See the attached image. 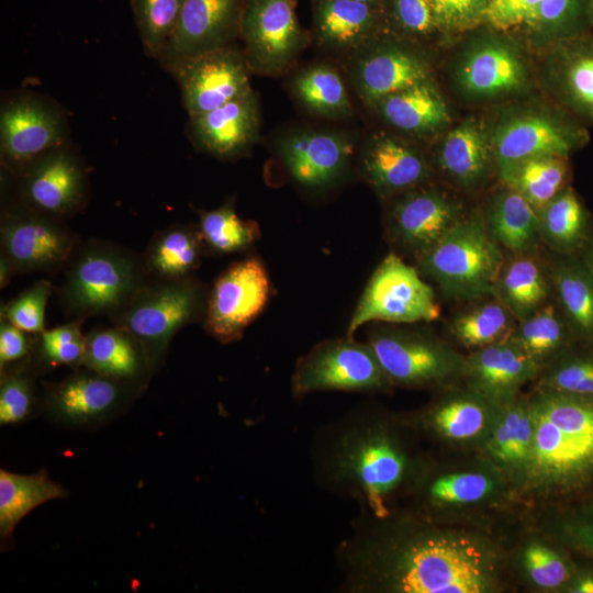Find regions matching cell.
I'll use <instances>...</instances> for the list:
<instances>
[{"label": "cell", "mask_w": 593, "mask_h": 593, "mask_svg": "<svg viewBox=\"0 0 593 593\" xmlns=\"http://www.w3.org/2000/svg\"><path fill=\"white\" fill-rule=\"evenodd\" d=\"M67 491L46 472L19 474L0 470V536L11 537L16 525L37 506L63 499Z\"/></svg>", "instance_id": "40"}, {"label": "cell", "mask_w": 593, "mask_h": 593, "mask_svg": "<svg viewBox=\"0 0 593 593\" xmlns=\"http://www.w3.org/2000/svg\"><path fill=\"white\" fill-rule=\"evenodd\" d=\"M239 37L250 70L266 75L290 67L309 41L294 0H247Z\"/></svg>", "instance_id": "14"}, {"label": "cell", "mask_w": 593, "mask_h": 593, "mask_svg": "<svg viewBox=\"0 0 593 593\" xmlns=\"http://www.w3.org/2000/svg\"><path fill=\"white\" fill-rule=\"evenodd\" d=\"M391 126L411 134H429L450 122L449 109L430 80L394 92L374 103Z\"/></svg>", "instance_id": "34"}, {"label": "cell", "mask_w": 593, "mask_h": 593, "mask_svg": "<svg viewBox=\"0 0 593 593\" xmlns=\"http://www.w3.org/2000/svg\"><path fill=\"white\" fill-rule=\"evenodd\" d=\"M548 534L570 552L593 561V494L558 504Z\"/></svg>", "instance_id": "48"}, {"label": "cell", "mask_w": 593, "mask_h": 593, "mask_svg": "<svg viewBox=\"0 0 593 593\" xmlns=\"http://www.w3.org/2000/svg\"><path fill=\"white\" fill-rule=\"evenodd\" d=\"M501 405L474 390H447L419 412L405 416L418 434L451 447L480 449Z\"/></svg>", "instance_id": "17"}, {"label": "cell", "mask_w": 593, "mask_h": 593, "mask_svg": "<svg viewBox=\"0 0 593 593\" xmlns=\"http://www.w3.org/2000/svg\"><path fill=\"white\" fill-rule=\"evenodd\" d=\"M541 367L508 337L466 356V387L497 405L518 396L521 389L539 377Z\"/></svg>", "instance_id": "23"}, {"label": "cell", "mask_w": 593, "mask_h": 593, "mask_svg": "<svg viewBox=\"0 0 593 593\" xmlns=\"http://www.w3.org/2000/svg\"><path fill=\"white\" fill-rule=\"evenodd\" d=\"M456 81L471 99L517 94L528 85V70L517 46L507 38L485 35L474 38L457 63Z\"/></svg>", "instance_id": "21"}, {"label": "cell", "mask_w": 593, "mask_h": 593, "mask_svg": "<svg viewBox=\"0 0 593 593\" xmlns=\"http://www.w3.org/2000/svg\"><path fill=\"white\" fill-rule=\"evenodd\" d=\"M357 1L365 2L371 5H378V7H380V3L382 2V0H357Z\"/></svg>", "instance_id": "61"}, {"label": "cell", "mask_w": 593, "mask_h": 593, "mask_svg": "<svg viewBox=\"0 0 593 593\" xmlns=\"http://www.w3.org/2000/svg\"><path fill=\"white\" fill-rule=\"evenodd\" d=\"M579 256L582 258L584 264L588 266V268L593 273V220L591 223L590 232L588 235V238L579 253Z\"/></svg>", "instance_id": "59"}, {"label": "cell", "mask_w": 593, "mask_h": 593, "mask_svg": "<svg viewBox=\"0 0 593 593\" xmlns=\"http://www.w3.org/2000/svg\"><path fill=\"white\" fill-rule=\"evenodd\" d=\"M440 307L433 288L398 255L389 254L370 277L348 324L347 335L372 321L432 322Z\"/></svg>", "instance_id": "11"}, {"label": "cell", "mask_w": 593, "mask_h": 593, "mask_svg": "<svg viewBox=\"0 0 593 593\" xmlns=\"http://www.w3.org/2000/svg\"><path fill=\"white\" fill-rule=\"evenodd\" d=\"M534 437L529 398L517 396L501 405L494 426L479 455L494 466L515 492L528 465Z\"/></svg>", "instance_id": "27"}, {"label": "cell", "mask_w": 593, "mask_h": 593, "mask_svg": "<svg viewBox=\"0 0 593 593\" xmlns=\"http://www.w3.org/2000/svg\"><path fill=\"white\" fill-rule=\"evenodd\" d=\"M589 0H541L525 25L535 36L557 42L584 32Z\"/></svg>", "instance_id": "51"}, {"label": "cell", "mask_w": 593, "mask_h": 593, "mask_svg": "<svg viewBox=\"0 0 593 593\" xmlns=\"http://www.w3.org/2000/svg\"><path fill=\"white\" fill-rule=\"evenodd\" d=\"M564 593H593V567H578Z\"/></svg>", "instance_id": "57"}, {"label": "cell", "mask_w": 593, "mask_h": 593, "mask_svg": "<svg viewBox=\"0 0 593 593\" xmlns=\"http://www.w3.org/2000/svg\"><path fill=\"white\" fill-rule=\"evenodd\" d=\"M361 169L366 180L382 195L414 189L429 176L428 164L417 148L387 135H376L367 144Z\"/></svg>", "instance_id": "29"}, {"label": "cell", "mask_w": 593, "mask_h": 593, "mask_svg": "<svg viewBox=\"0 0 593 593\" xmlns=\"http://www.w3.org/2000/svg\"><path fill=\"white\" fill-rule=\"evenodd\" d=\"M548 77L560 101L593 123V33L584 31L555 42Z\"/></svg>", "instance_id": "28"}, {"label": "cell", "mask_w": 593, "mask_h": 593, "mask_svg": "<svg viewBox=\"0 0 593 593\" xmlns=\"http://www.w3.org/2000/svg\"><path fill=\"white\" fill-rule=\"evenodd\" d=\"M436 159L443 172L463 189L483 184L494 165L492 139L475 120L460 123L439 144Z\"/></svg>", "instance_id": "31"}, {"label": "cell", "mask_w": 593, "mask_h": 593, "mask_svg": "<svg viewBox=\"0 0 593 593\" xmlns=\"http://www.w3.org/2000/svg\"><path fill=\"white\" fill-rule=\"evenodd\" d=\"M551 280L535 254H515L504 260L495 283L497 298L521 321L550 300Z\"/></svg>", "instance_id": "36"}, {"label": "cell", "mask_w": 593, "mask_h": 593, "mask_svg": "<svg viewBox=\"0 0 593 593\" xmlns=\"http://www.w3.org/2000/svg\"><path fill=\"white\" fill-rule=\"evenodd\" d=\"M37 334L20 329L0 318V369L31 357Z\"/></svg>", "instance_id": "56"}, {"label": "cell", "mask_w": 593, "mask_h": 593, "mask_svg": "<svg viewBox=\"0 0 593 593\" xmlns=\"http://www.w3.org/2000/svg\"><path fill=\"white\" fill-rule=\"evenodd\" d=\"M14 176L15 202L63 220L74 217L86 206L87 171L67 144L40 155Z\"/></svg>", "instance_id": "13"}, {"label": "cell", "mask_w": 593, "mask_h": 593, "mask_svg": "<svg viewBox=\"0 0 593 593\" xmlns=\"http://www.w3.org/2000/svg\"><path fill=\"white\" fill-rule=\"evenodd\" d=\"M541 0H489L484 23L499 31L525 26Z\"/></svg>", "instance_id": "55"}, {"label": "cell", "mask_w": 593, "mask_h": 593, "mask_svg": "<svg viewBox=\"0 0 593 593\" xmlns=\"http://www.w3.org/2000/svg\"><path fill=\"white\" fill-rule=\"evenodd\" d=\"M15 275L16 271L11 261L4 255L0 254V288H5Z\"/></svg>", "instance_id": "58"}, {"label": "cell", "mask_w": 593, "mask_h": 593, "mask_svg": "<svg viewBox=\"0 0 593 593\" xmlns=\"http://www.w3.org/2000/svg\"><path fill=\"white\" fill-rule=\"evenodd\" d=\"M258 131V104L253 89L212 111L190 118V134L195 144L221 158L243 154L255 143Z\"/></svg>", "instance_id": "26"}, {"label": "cell", "mask_w": 593, "mask_h": 593, "mask_svg": "<svg viewBox=\"0 0 593 593\" xmlns=\"http://www.w3.org/2000/svg\"><path fill=\"white\" fill-rule=\"evenodd\" d=\"M589 23L593 25V0H589Z\"/></svg>", "instance_id": "60"}, {"label": "cell", "mask_w": 593, "mask_h": 593, "mask_svg": "<svg viewBox=\"0 0 593 593\" xmlns=\"http://www.w3.org/2000/svg\"><path fill=\"white\" fill-rule=\"evenodd\" d=\"M139 390L134 384L83 368L58 382L44 383L41 402L51 418L79 427L110 417Z\"/></svg>", "instance_id": "19"}, {"label": "cell", "mask_w": 593, "mask_h": 593, "mask_svg": "<svg viewBox=\"0 0 593 593\" xmlns=\"http://www.w3.org/2000/svg\"><path fill=\"white\" fill-rule=\"evenodd\" d=\"M367 343L392 385L447 388L462 379L466 356L429 334L381 328Z\"/></svg>", "instance_id": "8"}, {"label": "cell", "mask_w": 593, "mask_h": 593, "mask_svg": "<svg viewBox=\"0 0 593 593\" xmlns=\"http://www.w3.org/2000/svg\"><path fill=\"white\" fill-rule=\"evenodd\" d=\"M267 270L257 257L230 265L209 290L205 331L221 343L239 338L261 313L270 295Z\"/></svg>", "instance_id": "16"}, {"label": "cell", "mask_w": 593, "mask_h": 593, "mask_svg": "<svg viewBox=\"0 0 593 593\" xmlns=\"http://www.w3.org/2000/svg\"><path fill=\"white\" fill-rule=\"evenodd\" d=\"M67 119L58 105L36 93H18L2 103L0 152L13 175L33 159L66 145Z\"/></svg>", "instance_id": "15"}, {"label": "cell", "mask_w": 593, "mask_h": 593, "mask_svg": "<svg viewBox=\"0 0 593 593\" xmlns=\"http://www.w3.org/2000/svg\"><path fill=\"white\" fill-rule=\"evenodd\" d=\"M391 22L412 37H428L439 32L429 0H387Z\"/></svg>", "instance_id": "54"}, {"label": "cell", "mask_w": 593, "mask_h": 593, "mask_svg": "<svg viewBox=\"0 0 593 593\" xmlns=\"http://www.w3.org/2000/svg\"><path fill=\"white\" fill-rule=\"evenodd\" d=\"M347 593H493L502 588L503 555L483 533L396 508L360 512L338 545Z\"/></svg>", "instance_id": "1"}, {"label": "cell", "mask_w": 593, "mask_h": 593, "mask_svg": "<svg viewBox=\"0 0 593 593\" xmlns=\"http://www.w3.org/2000/svg\"><path fill=\"white\" fill-rule=\"evenodd\" d=\"M405 416L362 405L316 430L312 474L325 491L349 497L360 512L384 516L396 510L424 455Z\"/></svg>", "instance_id": "2"}, {"label": "cell", "mask_w": 593, "mask_h": 593, "mask_svg": "<svg viewBox=\"0 0 593 593\" xmlns=\"http://www.w3.org/2000/svg\"><path fill=\"white\" fill-rule=\"evenodd\" d=\"M541 242L555 254L573 255L581 251L592 219L579 195L566 187L539 212Z\"/></svg>", "instance_id": "39"}, {"label": "cell", "mask_w": 593, "mask_h": 593, "mask_svg": "<svg viewBox=\"0 0 593 593\" xmlns=\"http://www.w3.org/2000/svg\"><path fill=\"white\" fill-rule=\"evenodd\" d=\"M517 569L533 589L563 592L578 569L570 551L541 537L526 539L516 553Z\"/></svg>", "instance_id": "41"}, {"label": "cell", "mask_w": 593, "mask_h": 593, "mask_svg": "<svg viewBox=\"0 0 593 593\" xmlns=\"http://www.w3.org/2000/svg\"><path fill=\"white\" fill-rule=\"evenodd\" d=\"M392 387L370 345L348 335L315 345L298 360L291 380L295 398L317 391L379 393Z\"/></svg>", "instance_id": "9"}, {"label": "cell", "mask_w": 593, "mask_h": 593, "mask_svg": "<svg viewBox=\"0 0 593 593\" xmlns=\"http://www.w3.org/2000/svg\"><path fill=\"white\" fill-rule=\"evenodd\" d=\"M513 493L511 482L480 455L456 465L425 456L403 497L404 511L447 522L454 514L500 505Z\"/></svg>", "instance_id": "5"}, {"label": "cell", "mask_w": 593, "mask_h": 593, "mask_svg": "<svg viewBox=\"0 0 593 593\" xmlns=\"http://www.w3.org/2000/svg\"><path fill=\"white\" fill-rule=\"evenodd\" d=\"M504 186L490 202L486 227L512 255L534 254L541 242L538 213L519 192Z\"/></svg>", "instance_id": "35"}, {"label": "cell", "mask_w": 593, "mask_h": 593, "mask_svg": "<svg viewBox=\"0 0 593 593\" xmlns=\"http://www.w3.org/2000/svg\"><path fill=\"white\" fill-rule=\"evenodd\" d=\"M80 243L66 220L15 201L2 206L0 254L11 261L16 275L64 270Z\"/></svg>", "instance_id": "10"}, {"label": "cell", "mask_w": 593, "mask_h": 593, "mask_svg": "<svg viewBox=\"0 0 593 593\" xmlns=\"http://www.w3.org/2000/svg\"><path fill=\"white\" fill-rule=\"evenodd\" d=\"M539 387L593 398V346L577 343L541 369Z\"/></svg>", "instance_id": "46"}, {"label": "cell", "mask_w": 593, "mask_h": 593, "mask_svg": "<svg viewBox=\"0 0 593 593\" xmlns=\"http://www.w3.org/2000/svg\"><path fill=\"white\" fill-rule=\"evenodd\" d=\"M293 88L300 102L315 114L338 118L351 111L344 81L331 66L316 65L302 70Z\"/></svg>", "instance_id": "44"}, {"label": "cell", "mask_w": 593, "mask_h": 593, "mask_svg": "<svg viewBox=\"0 0 593 593\" xmlns=\"http://www.w3.org/2000/svg\"><path fill=\"white\" fill-rule=\"evenodd\" d=\"M421 270L441 292L455 300L494 296L505 260L484 217H462L439 242L418 258Z\"/></svg>", "instance_id": "6"}, {"label": "cell", "mask_w": 593, "mask_h": 593, "mask_svg": "<svg viewBox=\"0 0 593 593\" xmlns=\"http://www.w3.org/2000/svg\"><path fill=\"white\" fill-rule=\"evenodd\" d=\"M247 0H186L158 60L171 72L197 55L233 45Z\"/></svg>", "instance_id": "20"}, {"label": "cell", "mask_w": 593, "mask_h": 593, "mask_svg": "<svg viewBox=\"0 0 593 593\" xmlns=\"http://www.w3.org/2000/svg\"><path fill=\"white\" fill-rule=\"evenodd\" d=\"M198 228L205 250L216 255L244 251L260 235L258 225L240 219L232 204L202 212Z\"/></svg>", "instance_id": "45"}, {"label": "cell", "mask_w": 593, "mask_h": 593, "mask_svg": "<svg viewBox=\"0 0 593 593\" xmlns=\"http://www.w3.org/2000/svg\"><path fill=\"white\" fill-rule=\"evenodd\" d=\"M358 56L353 79L360 97L374 104L414 85L430 80V67L417 53L398 44H379Z\"/></svg>", "instance_id": "25"}, {"label": "cell", "mask_w": 593, "mask_h": 593, "mask_svg": "<svg viewBox=\"0 0 593 593\" xmlns=\"http://www.w3.org/2000/svg\"><path fill=\"white\" fill-rule=\"evenodd\" d=\"M63 272L56 289L59 304L67 317L81 321L111 320L152 280L142 255L98 238L80 243Z\"/></svg>", "instance_id": "4"}, {"label": "cell", "mask_w": 593, "mask_h": 593, "mask_svg": "<svg viewBox=\"0 0 593 593\" xmlns=\"http://www.w3.org/2000/svg\"><path fill=\"white\" fill-rule=\"evenodd\" d=\"M80 367L141 389L154 373L142 345L127 331L113 324L86 334Z\"/></svg>", "instance_id": "30"}, {"label": "cell", "mask_w": 593, "mask_h": 593, "mask_svg": "<svg viewBox=\"0 0 593 593\" xmlns=\"http://www.w3.org/2000/svg\"><path fill=\"white\" fill-rule=\"evenodd\" d=\"M491 139L496 174L504 183L521 163L540 156L568 157L586 144L589 134L566 115L523 110L502 119Z\"/></svg>", "instance_id": "12"}, {"label": "cell", "mask_w": 593, "mask_h": 593, "mask_svg": "<svg viewBox=\"0 0 593 593\" xmlns=\"http://www.w3.org/2000/svg\"><path fill=\"white\" fill-rule=\"evenodd\" d=\"M186 0H131L145 53L158 59L175 31Z\"/></svg>", "instance_id": "50"}, {"label": "cell", "mask_w": 593, "mask_h": 593, "mask_svg": "<svg viewBox=\"0 0 593 593\" xmlns=\"http://www.w3.org/2000/svg\"><path fill=\"white\" fill-rule=\"evenodd\" d=\"M508 338L541 369L578 343L556 300L517 321Z\"/></svg>", "instance_id": "38"}, {"label": "cell", "mask_w": 593, "mask_h": 593, "mask_svg": "<svg viewBox=\"0 0 593 593\" xmlns=\"http://www.w3.org/2000/svg\"><path fill=\"white\" fill-rule=\"evenodd\" d=\"M82 323L81 320H70L36 335L30 359L37 373L59 366L80 367L86 347Z\"/></svg>", "instance_id": "47"}, {"label": "cell", "mask_w": 593, "mask_h": 593, "mask_svg": "<svg viewBox=\"0 0 593 593\" xmlns=\"http://www.w3.org/2000/svg\"><path fill=\"white\" fill-rule=\"evenodd\" d=\"M532 454L517 493L558 504L593 494V398L539 387L528 396Z\"/></svg>", "instance_id": "3"}, {"label": "cell", "mask_w": 593, "mask_h": 593, "mask_svg": "<svg viewBox=\"0 0 593 593\" xmlns=\"http://www.w3.org/2000/svg\"><path fill=\"white\" fill-rule=\"evenodd\" d=\"M515 322L510 310L493 296L456 316L450 332L460 345L474 350L507 338Z\"/></svg>", "instance_id": "43"}, {"label": "cell", "mask_w": 593, "mask_h": 593, "mask_svg": "<svg viewBox=\"0 0 593 593\" xmlns=\"http://www.w3.org/2000/svg\"><path fill=\"white\" fill-rule=\"evenodd\" d=\"M244 52L233 45L179 64L170 74L178 81L189 118L212 111L251 89Z\"/></svg>", "instance_id": "18"}, {"label": "cell", "mask_w": 593, "mask_h": 593, "mask_svg": "<svg viewBox=\"0 0 593 593\" xmlns=\"http://www.w3.org/2000/svg\"><path fill=\"white\" fill-rule=\"evenodd\" d=\"M439 32L460 33L484 23L489 0H429Z\"/></svg>", "instance_id": "53"}, {"label": "cell", "mask_w": 593, "mask_h": 593, "mask_svg": "<svg viewBox=\"0 0 593 593\" xmlns=\"http://www.w3.org/2000/svg\"><path fill=\"white\" fill-rule=\"evenodd\" d=\"M209 290L193 276L150 280L110 321L142 345L153 371L163 363L174 336L203 322Z\"/></svg>", "instance_id": "7"}, {"label": "cell", "mask_w": 593, "mask_h": 593, "mask_svg": "<svg viewBox=\"0 0 593 593\" xmlns=\"http://www.w3.org/2000/svg\"><path fill=\"white\" fill-rule=\"evenodd\" d=\"M314 31L320 43L337 51L369 43L381 24V11L357 0H314Z\"/></svg>", "instance_id": "32"}, {"label": "cell", "mask_w": 593, "mask_h": 593, "mask_svg": "<svg viewBox=\"0 0 593 593\" xmlns=\"http://www.w3.org/2000/svg\"><path fill=\"white\" fill-rule=\"evenodd\" d=\"M548 272L552 296L578 343L593 346V273L578 254H556Z\"/></svg>", "instance_id": "33"}, {"label": "cell", "mask_w": 593, "mask_h": 593, "mask_svg": "<svg viewBox=\"0 0 593 593\" xmlns=\"http://www.w3.org/2000/svg\"><path fill=\"white\" fill-rule=\"evenodd\" d=\"M568 157L540 156L521 163L504 184L514 188L538 213L568 187Z\"/></svg>", "instance_id": "42"}, {"label": "cell", "mask_w": 593, "mask_h": 593, "mask_svg": "<svg viewBox=\"0 0 593 593\" xmlns=\"http://www.w3.org/2000/svg\"><path fill=\"white\" fill-rule=\"evenodd\" d=\"M206 253L198 226L174 224L157 232L142 254L152 280L192 276Z\"/></svg>", "instance_id": "37"}, {"label": "cell", "mask_w": 593, "mask_h": 593, "mask_svg": "<svg viewBox=\"0 0 593 593\" xmlns=\"http://www.w3.org/2000/svg\"><path fill=\"white\" fill-rule=\"evenodd\" d=\"M351 154L350 139L332 131H296L280 144V156L290 176L313 190L334 183L347 169Z\"/></svg>", "instance_id": "24"}, {"label": "cell", "mask_w": 593, "mask_h": 593, "mask_svg": "<svg viewBox=\"0 0 593 593\" xmlns=\"http://www.w3.org/2000/svg\"><path fill=\"white\" fill-rule=\"evenodd\" d=\"M53 289L51 280L35 281L1 305L0 318L7 320L24 332L40 334L45 329V309Z\"/></svg>", "instance_id": "52"}, {"label": "cell", "mask_w": 593, "mask_h": 593, "mask_svg": "<svg viewBox=\"0 0 593 593\" xmlns=\"http://www.w3.org/2000/svg\"><path fill=\"white\" fill-rule=\"evenodd\" d=\"M463 217L461 205L436 188L411 189L391 208L389 230L394 240L417 258Z\"/></svg>", "instance_id": "22"}, {"label": "cell", "mask_w": 593, "mask_h": 593, "mask_svg": "<svg viewBox=\"0 0 593 593\" xmlns=\"http://www.w3.org/2000/svg\"><path fill=\"white\" fill-rule=\"evenodd\" d=\"M0 424L15 425L27 419L38 403L31 359L0 369Z\"/></svg>", "instance_id": "49"}]
</instances>
